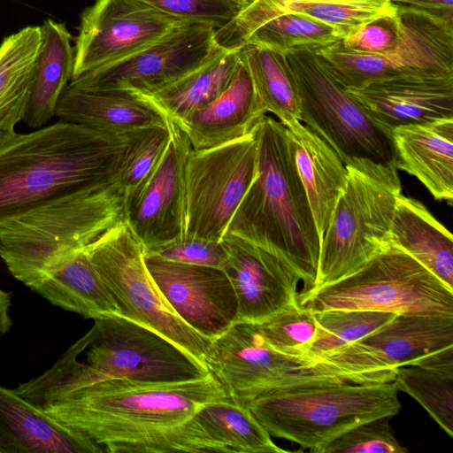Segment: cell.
Listing matches in <instances>:
<instances>
[{
	"mask_svg": "<svg viewBox=\"0 0 453 453\" xmlns=\"http://www.w3.org/2000/svg\"><path fill=\"white\" fill-rule=\"evenodd\" d=\"M403 24L396 12L377 18L337 41L343 49L364 54H382L394 50L403 38Z\"/></svg>",
	"mask_w": 453,
	"mask_h": 453,
	"instance_id": "obj_40",
	"label": "cell"
},
{
	"mask_svg": "<svg viewBox=\"0 0 453 453\" xmlns=\"http://www.w3.org/2000/svg\"><path fill=\"white\" fill-rule=\"evenodd\" d=\"M396 166L417 178L437 201L453 202V119L391 131Z\"/></svg>",
	"mask_w": 453,
	"mask_h": 453,
	"instance_id": "obj_23",
	"label": "cell"
},
{
	"mask_svg": "<svg viewBox=\"0 0 453 453\" xmlns=\"http://www.w3.org/2000/svg\"><path fill=\"white\" fill-rule=\"evenodd\" d=\"M29 288L51 304L86 319L119 313L118 306L92 265L86 249L67 257Z\"/></svg>",
	"mask_w": 453,
	"mask_h": 453,
	"instance_id": "obj_28",
	"label": "cell"
},
{
	"mask_svg": "<svg viewBox=\"0 0 453 453\" xmlns=\"http://www.w3.org/2000/svg\"><path fill=\"white\" fill-rule=\"evenodd\" d=\"M453 346V318L396 315L370 334L317 359L351 383L392 382L402 366H421Z\"/></svg>",
	"mask_w": 453,
	"mask_h": 453,
	"instance_id": "obj_14",
	"label": "cell"
},
{
	"mask_svg": "<svg viewBox=\"0 0 453 453\" xmlns=\"http://www.w3.org/2000/svg\"><path fill=\"white\" fill-rule=\"evenodd\" d=\"M41 37L40 26H27L0 42V138L23 120Z\"/></svg>",
	"mask_w": 453,
	"mask_h": 453,
	"instance_id": "obj_30",
	"label": "cell"
},
{
	"mask_svg": "<svg viewBox=\"0 0 453 453\" xmlns=\"http://www.w3.org/2000/svg\"><path fill=\"white\" fill-rule=\"evenodd\" d=\"M93 326L42 374L14 389L38 407L78 388L111 379L172 382L210 373L196 358L153 329L119 313Z\"/></svg>",
	"mask_w": 453,
	"mask_h": 453,
	"instance_id": "obj_4",
	"label": "cell"
},
{
	"mask_svg": "<svg viewBox=\"0 0 453 453\" xmlns=\"http://www.w3.org/2000/svg\"><path fill=\"white\" fill-rule=\"evenodd\" d=\"M151 130L109 133L59 120L2 136L0 228L117 182Z\"/></svg>",
	"mask_w": 453,
	"mask_h": 453,
	"instance_id": "obj_1",
	"label": "cell"
},
{
	"mask_svg": "<svg viewBox=\"0 0 453 453\" xmlns=\"http://www.w3.org/2000/svg\"><path fill=\"white\" fill-rule=\"evenodd\" d=\"M154 9L187 22L202 23L216 29L231 21L242 9L234 0H142Z\"/></svg>",
	"mask_w": 453,
	"mask_h": 453,
	"instance_id": "obj_39",
	"label": "cell"
},
{
	"mask_svg": "<svg viewBox=\"0 0 453 453\" xmlns=\"http://www.w3.org/2000/svg\"><path fill=\"white\" fill-rule=\"evenodd\" d=\"M125 221L118 182L17 219L0 228V257L28 288Z\"/></svg>",
	"mask_w": 453,
	"mask_h": 453,
	"instance_id": "obj_6",
	"label": "cell"
},
{
	"mask_svg": "<svg viewBox=\"0 0 453 453\" xmlns=\"http://www.w3.org/2000/svg\"><path fill=\"white\" fill-rule=\"evenodd\" d=\"M238 55L265 111L284 126L300 121L298 98L283 53L246 44L239 49Z\"/></svg>",
	"mask_w": 453,
	"mask_h": 453,
	"instance_id": "obj_32",
	"label": "cell"
},
{
	"mask_svg": "<svg viewBox=\"0 0 453 453\" xmlns=\"http://www.w3.org/2000/svg\"><path fill=\"white\" fill-rule=\"evenodd\" d=\"M398 392L393 381H343L272 390L247 407L271 436L319 453L360 424L396 415L402 407Z\"/></svg>",
	"mask_w": 453,
	"mask_h": 453,
	"instance_id": "obj_5",
	"label": "cell"
},
{
	"mask_svg": "<svg viewBox=\"0 0 453 453\" xmlns=\"http://www.w3.org/2000/svg\"><path fill=\"white\" fill-rule=\"evenodd\" d=\"M169 142L150 173L123 196L125 222L149 252L185 235V167L192 149L170 119Z\"/></svg>",
	"mask_w": 453,
	"mask_h": 453,
	"instance_id": "obj_17",
	"label": "cell"
},
{
	"mask_svg": "<svg viewBox=\"0 0 453 453\" xmlns=\"http://www.w3.org/2000/svg\"><path fill=\"white\" fill-rule=\"evenodd\" d=\"M380 127L453 119V76L400 78L345 89Z\"/></svg>",
	"mask_w": 453,
	"mask_h": 453,
	"instance_id": "obj_20",
	"label": "cell"
},
{
	"mask_svg": "<svg viewBox=\"0 0 453 453\" xmlns=\"http://www.w3.org/2000/svg\"><path fill=\"white\" fill-rule=\"evenodd\" d=\"M86 252L119 314L162 334L205 366L211 341L193 330L169 305L148 271L142 245L125 221L88 245Z\"/></svg>",
	"mask_w": 453,
	"mask_h": 453,
	"instance_id": "obj_10",
	"label": "cell"
},
{
	"mask_svg": "<svg viewBox=\"0 0 453 453\" xmlns=\"http://www.w3.org/2000/svg\"><path fill=\"white\" fill-rule=\"evenodd\" d=\"M144 260L169 305L200 335L213 341L236 321L237 298L223 269L151 254H145Z\"/></svg>",
	"mask_w": 453,
	"mask_h": 453,
	"instance_id": "obj_18",
	"label": "cell"
},
{
	"mask_svg": "<svg viewBox=\"0 0 453 453\" xmlns=\"http://www.w3.org/2000/svg\"><path fill=\"white\" fill-rule=\"evenodd\" d=\"M212 26L187 22L146 48L71 80L90 92L152 93L199 67L220 50Z\"/></svg>",
	"mask_w": 453,
	"mask_h": 453,
	"instance_id": "obj_15",
	"label": "cell"
},
{
	"mask_svg": "<svg viewBox=\"0 0 453 453\" xmlns=\"http://www.w3.org/2000/svg\"><path fill=\"white\" fill-rule=\"evenodd\" d=\"M238 63V50L220 49L207 62L168 85L152 93L131 96L178 123L216 99L227 88Z\"/></svg>",
	"mask_w": 453,
	"mask_h": 453,
	"instance_id": "obj_29",
	"label": "cell"
},
{
	"mask_svg": "<svg viewBox=\"0 0 453 453\" xmlns=\"http://www.w3.org/2000/svg\"><path fill=\"white\" fill-rule=\"evenodd\" d=\"M285 127L321 242L347 184L348 169L335 150L306 125L296 120Z\"/></svg>",
	"mask_w": 453,
	"mask_h": 453,
	"instance_id": "obj_24",
	"label": "cell"
},
{
	"mask_svg": "<svg viewBox=\"0 0 453 453\" xmlns=\"http://www.w3.org/2000/svg\"><path fill=\"white\" fill-rule=\"evenodd\" d=\"M227 397L210 372L172 382L105 380L41 409L92 439L105 452L138 453L162 431L188 421L205 403Z\"/></svg>",
	"mask_w": 453,
	"mask_h": 453,
	"instance_id": "obj_2",
	"label": "cell"
},
{
	"mask_svg": "<svg viewBox=\"0 0 453 453\" xmlns=\"http://www.w3.org/2000/svg\"><path fill=\"white\" fill-rule=\"evenodd\" d=\"M346 167L347 184L320 243L313 289L355 273L391 244V221L402 194L397 167L372 160Z\"/></svg>",
	"mask_w": 453,
	"mask_h": 453,
	"instance_id": "obj_7",
	"label": "cell"
},
{
	"mask_svg": "<svg viewBox=\"0 0 453 453\" xmlns=\"http://www.w3.org/2000/svg\"><path fill=\"white\" fill-rule=\"evenodd\" d=\"M283 57L298 98L300 121L326 141L345 165L372 160L396 166L391 133L331 76L314 48L290 50Z\"/></svg>",
	"mask_w": 453,
	"mask_h": 453,
	"instance_id": "obj_9",
	"label": "cell"
},
{
	"mask_svg": "<svg viewBox=\"0 0 453 453\" xmlns=\"http://www.w3.org/2000/svg\"><path fill=\"white\" fill-rule=\"evenodd\" d=\"M395 438L388 418L360 424L338 436L319 453H405Z\"/></svg>",
	"mask_w": 453,
	"mask_h": 453,
	"instance_id": "obj_38",
	"label": "cell"
},
{
	"mask_svg": "<svg viewBox=\"0 0 453 453\" xmlns=\"http://www.w3.org/2000/svg\"><path fill=\"white\" fill-rule=\"evenodd\" d=\"M393 382L398 391L414 398L453 437V372L402 366L395 370Z\"/></svg>",
	"mask_w": 453,
	"mask_h": 453,
	"instance_id": "obj_36",
	"label": "cell"
},
{
	"mask_svg": "<svg viewBox=\"0 0 453 453\" xmlns=\"http://www.w3.org/2000/svg\"><path fill=\"white\" fill-rule=\"evenodd\" d=\"M254 326L273 349L292 357H309L317 335L314 311L299 303Z\"/></svg>",
	"mask_w": 453,
	"mask_h": 453,
	"instance_id": "obj_37",
	"label": "cell"
},
{
	"mask_svg": "<svg viewBox=\"0 0 453 453\" xmlns=\"http://www.w3.org/2000/svg\"><path fill=\"white\" fill-rule=\"evenodd\" d=\"M266 113L239 58L227 88L212 102L176 124L193 150H205L251 134Z\"/></svg>",
	"mask_w": 453,
	"mask_h": 453,
	"instance_id": "obj_21",
	"label": "cell"
},
{
	"mask_svg": "<svg viewBox=\"0 0 453 453\" xmlns=\"http://www.w3.org/2000/svg\"><path fill=\"white\" fill-rule=\"evenodd\" d=\"M396 7L427 12L453 23V0H390Z\"/></svg>",
	"mask_w": 453,
	"mask_h": 453,
	"instance_id": "obj_43",
	"label": "cell"
},
{
	"mask_svg": "<svg viewBox=\"0 0 453 453\" xmlns=\"http://www.w3.org/2000/svg\"><path fill=\"white\" fill-rule=\"evenodd\" d=\"M35 61L23 121L31 128L42 127L55 117L56 106L73 75L74 50L64 23L47 19Z\"/></svg>",
	"mask_w": 453,
	"mask_h": 453,
	"instance_id": "obj_27",
	"label": "cell"
},
{
	"mask_svg": "<svg viewBox=\"0 0 453 453\" xmlns=\"http://www.w3.org/2000/svg\"><path fill=\"white\" fill-rule=\"evenodd\" d=\"M254 131L214 148L191 149L185 167L186 236L222 241L257 175Z\"/></svg>",
	"mask_w": 453,
	"mask_h": 453,
	"instance_id": "obj_13",
	"label": "cell"
},
{
	"mask_svg": "<svg viewBox=\"0 0 453 453\" xmlns=\"http://www.w3.org/2000/svg\"><path fill=\"white\" fill-rule=\"evenodd\" d=\"M396 8L404 34L388 52L356 53L337 42L314 48L321 64L344 89L400 78L453 76V23L425 12Z\"/></svg>",
	"mask_w": 453,
	"mask_h": 453,
	"instance_id": "obj_11",
	"label": "cell"
},
{
	"mask_svg": "<svg viewBox=\"0 0 453 453\" xmlns=\"http://www.w3.org/2000/svg\"><path fill=\"white\" fill-rule=\"evenodd\" d=\"M104 449L14 389L0 386V453H103Z\"/></svg>",
	"mask_w": 453,
	"mask_h": 453,
	"instance_id": "obj_22",
	"label": "cell"
},
{
	"mask_svg": "<svg viewBox=\"0 0 453 453\" xmlns=\"http://www.w3.org/2000/svg\"><path fill=\"white\" fill-rule=\"evenodd\" d=\"M314 314L317 335L308 357L315 361L380 329L397 315L361 310H327Z\"/></svg>",
	"mask_w": 453,
	"mask_h": 453,
	"instance_id": "obj_35",
	"label": "cell"
},
{
	"mask_svg": "<svg viewBox=\"0 0 453 453\" xmlns=\"http://www.w3.org/2000/svg\"><path fill=\"white\" fill-rule=\"evenodd\" d=\"M169 140V126L165 128H155L150 132L117 180L123 196L135 189L150 173L162 157Z\"/></svg>",
	"mask_w": 453,
	"mask_h": 453,
	"instance_id": "obj_41",
	"label": "cell"
},
{
	"mask_svg": "<svg viewBox=\"0 0 453 453\" xmlns=\"http://www.w3.org/2000/svg\"><path fill=\"white\" fill-rule=\"evenodd\" d=\"M250 8L263 18L281 12L305 15L333 27L340 39L377 18L397 12L396 6L390 0L292 1L280 4L254 0Z\"/></svg>",
	"mask_w": 453,
	"mask_h": 453,
	"instance_id": "obj_33",
	"label": "cell"
},
{
	"mask_svg": "<svg viewBox=\"0 0 453 453\" xmlns=\"http://www.w3.org/2000/svg\"><path fill=\"white\" fill-rule=\"evenodd\" d=\"M59 120L109 133L165 128L170 119L142 100L125 93L62 91L55 111Z\"/></svg>",
	"mask_w": 453,
	"mask_h": 453,
	"instance_id": "obj_25",
	"label": "cell"
},
{
	"mask_svg": "<svg viewBox=\"0 0 453 453\" xmlns=\"http://www.w3.org/2000/svg\"><path fill=\"white\" fill-rule=\"evenodd\" d=\"M204 364L228 398L245 406L275 389L346 381L314 359L273 349L252 323L234 322L211 341Z\"/></svg>",
	"mask_w": 453,
	"mask_h": 453,
	"instance_id": "obj_12",
	"label": "cell"
},
{
	"mask_svg": "<svg viewBox=\"0 0 453 453\" xmlns=\"http://www.w3.org/2000/svg\"><path fill=\"white\" fill-rule=\"evenodd\" d=\"M257 175L226 234L257 245L286 263L303 283L316 286L320 238L295 162L287 127L265 116L255 129Z\"/></svg>",
	"mask_w": 453,
	"mask_h": 453,
	"instance_id": "obj_3",
	"label": "cell"
},
{
	"mask_svg": "<svg viewBox=\"0 0 453 453\" xmlns=\"http://www.w3.org/2000/svg\"><path fill=\"white\" fill-rule=\"evenodd\" d=\"M298 301L313 311L361 310L453 318V289L392 244L349 276L298 294Z\"/></svg>",
	"mask_w": 453,
	"mask_h": 453,
	"instance_id": "obj_8",
	"label": "cell"
},
{
	"mask_svg": "<svg viewBox=\"0 0 453 453\" xmlns=\"http://www.w3.org/2000/svg\"><path fill=\"white\" fill-rule=\"evenodd\" d=\"M145 254L185 264L223 267L226 252L223 242H212L196 237H183L156 248Z\"/></svg>",
	"mask_w": 453,
	"mask_h": 453,
	"instance_id": "obj_42",
	"label": "cell"
},
{
	"mask_svg": "<svg viewBox=\"0 0 453 453\" xmlns=\"http://www.w3.org/2000/svg\"><path fill=\"white\" fill-rule=\"evenodd\" d=\"M12 293L0 288V337L7 334L12 325L9 313Z\"/></svg>",
	"mask_w": 453,
	"mask_h": 453,
	"instance_id": "obj_44",
	"label": "cell"
},
{
	"mask_svg": "<svg viewBox=\"0 0 453 453\" xmlns=\"http://www.w3.org/2000/svg\"><path fill=\"white\" fill-rule=\"evenodd\" d=\"M390 243L453 289V237L418 200L400 194L389 230Z\"/></svg>",
	"mask_w": 453,
	"mask_h": 453,
	"instance_id": "obj_26",
	"label": "cell"
},
{
	"mask_svg": "<svg viewBox=\"0 0 453 453\" xmlns=\"http://www.w3.org/2000/svg\"><path fill=\"white\" fill-rule=\"evenodd\" d=\"M270 4H280L292 1H321V2H336V1H356V0H264Z\"/></svg>",
	"mask_w": 453,
	"mask_h": 453,
	"instance_id": "obj_45",
	"label": "cell"
},
{
	"mask_svg": "<svg viewBox=\"0 0 453 453\" xmlns=\"http://www.w3.org/2000/svg\"><path fill=\"white\" fill-rule=\"evenodd\" d=\"M242 6V9L251 4L254 0H234Z\"/></svg>",
	"mask_w": 453,
	"mask_h": 453,
	"instance_id": "obj_46",
	"label": "cell"
},
{
	"mask_svg": "<svg viewBox=\"0 0 453 453\" xmlns=\"http://www.w3.org/2000/svg\"><path fill=\"white\" fill-rule=\"evenodd\" d=\"M338 40V34L328 25L300 13L281 12L255 27L243 46L254 44L284 53L303 47L327 46Z\"/></svg>",
	"mask_w": 453,
	"mask_h": 453,
	"instance_id": "obj_34",
	"label": "cell"
},
{
	"mask_svg": "<svg viewBox=\"0 0 453 453\" xmlns=\"http://www.w3.org/2000/svg\"><path fill=\"white\" fill-rule=\"evenodd\" d=\"M193 418L226 452L282 453L249 407L228 397L207 403Z\"/></svg>",
	"mask_w": 453,
	"mask_h": 453,
	"instance_id": "obj_31",
	"label": "cell"
},
{
	"mask_svg": "<svg viewBox=\"0 0 453 453\" xmlns=\"http://www.w3.org/2000/svg\"><path fill=\"white\" fill-rule=\"evenodd\" d=\"M222 242L226 252L222 269L238 303L235 322L260 323L299 303L300 278L281 259L229 234Z\"/></svg>",
	"mask_w": 453,
	"mask_h": 453,
	"instance_id": "obj_19",
	"label": "cell"
},
{
	"mask_svg": "<svg viewBox=\"0 0 453 453\" xmlns=\"http://www.w3.org/2000/svg\"><path fill=\"white\" fill-rule=\"evenodd\" d=\"M184 23L142 0H95L81 13L71 80L123 59Z\"/></svg>",
	"mask_w": 453,
	"mask_h": 453,
	"instance_id": "obj_16",
	"label": "cell"
}]
</instances>
